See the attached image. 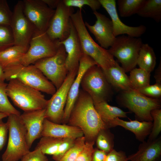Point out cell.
Here are the masks:
<instances>
[{
	"mask_svg": "<svg viewBox=\"0 0 161 161\" xmlns=\"http://www.w3.org/2000/svg\"><path fill=\"white\" fill-rule=\"evenodd\" d=\"M68 123L80 129L88 141H95L100 130L109 129L96 110L91 97L82 89L80 90Z\"/></svg>",
	"mask_w": 161,
	"mask_h": 161,
	"instance_id": "obj_1",
	"label": "cell"
},
{
	"mask_svg": "<svg viewBox=\"0 0 161 161\" xmlns=\"http://www.w3.org/2000/svg\"><path fill=\"white\" fill-rule=\"evenodd\" d=\"M71 19L79 38L83 53L92 58L103 70L117 63L108 49L101 47L92 38L84 22L81 10L78 9L72 15Z\"/></svg>",
	"mask_w": 161,
	"mask_h": 161,
	"instance_id": "obj_2",
	"label": "cell"
},
{
	"mask_svg": "<svg viewBox=\"0 0 161 161\" xmlns=\"http://www.w3.org/2000/svg\"><path fill=\"white\" fill-rule=\"evenodd\" d=\"M5 80L17 79L40 92L52 95L56 89L52 83L34 65L25 66L19 62L3 69Z\"/></svg>",
	"mask_w": 161,
	"mask_h": 161,
	"instance_id": "obj_3",
	"label": "cell"
},
{
	"mask_svg": "<svg viewBox=\"0 0 161 161\" xmlns=\"http://www.w3.org/2000/svg\"><path fill=\"white\" fill-rule=\"evenodd\" d=\"M6 90L14 104L24 112L46 108L48 100L41 92L18 79L10 80Z\"/></svg>",
	"mask_w": 161,
	"mask_h": 161,
	"instance_id": "obj_4",
	"label": "cell"
},
{
	"mask_svg": "<svg viewBox=\"0 0 161 161\" xmlns=\"http://www.w3.org/2000/svg\"><path fill=\"white\" fill-rule=\"evenodd\" d=\"M9 138L7 148L2 156V161H18L29 152L26 129L20 115L10 114L6 122Z\"/></svg>",
	"mask_w": 161,
	"mask_h": 161,
	"instance_id": "obj_5",
	"label": "cell"
},
{
	"mask_svg": "<svg viewBox=\"0 0 161 161\" xmlns=\"http://www.w3.org/2000/svg\"><path fill=\"white\" fill-rule=\"evenodd\" d=\"M80 86L82 90L91 97L94 104L107 102L112 94V86L102 69L97 65L91 66L86 71L81 79Z\"/></svg>",
	"mask_w": 161,
	"mask_h": 161,
	"instance_id": "obj_6",
	"label": "cell"
},
{
	"mask_svg": "<svg viewBox=\"0 0 161 161\" xmlns=\"http://www.w3.org/2000/svg\"><path fill=\"white\" fill-rule=\"evenodd\" d=\"M140 38L122 35L116 37L113 45L108 49L116 58L125 72L135 68L139 52L143 44Z\"/></svg>",
	"mask_w": 161,
	"mask_h": 161,
	"instance_id": "obj_7",
	"label": "cell"
},
{
	"mask_svg": "<svg viewBox=\"0 0 161 161\" xmlns=\"http://www.w3.org/2000/svg\"><path fill=\"white\" fill-rule=\"evenodd\" d=\"M120 104L134 113L140 121H153L151 112L160 109L161 103L157 99L147 97L134 89L122 92L119 97Z\"/></svg>",
	"mask_w": 161,
	"mask_h": 161,
	"instance_id": "obj_8",
	"label": "cell"
},
{
	"mask_svg": "<svg viewBox=\"0 0 161 161\" xmlns=\"http://www.w3.org/2000/svg\"><path fill=\"white\" fill-rule=\"evenodd\" d=\"M59 46L58 41L52 40L46 32L35 29L30 40L29 48L19 62L25 66L34 64L41 59L54 55Z\"/></svg>",
	"mask_w": 161,
	"mask_h": 161,
	"instance_id": "obj_9",
	"label": "cell"
},
{
	"mask_svg": "<svg viewBox=\"0 0 161 161\" xmlns=\"http://www.w3.org/2000/svg\"><path fill=\"white\" fill-rule=\"evenodd\" d=\"M59 46L53 56L41 59L34 65L58 89L63 83L69 72L66 60L67 54L62 44Z\"/></svg>",
	"mask_w": 161,
	"mask_h": 161,
	"instance_id": "obj_10",
	"label": "cell"
},
{
	"mask_svg": "<svg viewBox=\"0 0 161 161\" xmlns=\"http://www.w3.org/2000/svg\"><path fill=\"white\" fill-rule=\"evenodd\" d=\"M78 69L69 72L63 83L48 100L46 108V118L50 121L58 124L61 123L69 89Z\"/></svg>",
	"mask_w": 161,
	"mask_h": 161,
	"instance_id": "obj_11",
	"label": "cell"
},
{
	"mask_svg": "<svg viewBox=\"0 0 161 161\" xmlns=\"http://www.w3.org/2000/svg\"><path fill=\"white\" fill-rule=\"evenodd\" d=\"M72 7H68L61 0L51 18L46 32L52 40L58 42L67 38L70 34Z\"/></svg>",
	"mask_w": 161,
	"mask_h": 161,
	"instance_id": "obj_12",
	"label": "cell"
},
{
	"mask_svg": "<svg viewBox=\"0 0 161 161\" xmlns=\"http://www.w3.org/2000/svg\"><path fill=\"white\" fill-rule=\"evenodd\" d=\"M10 26L14 45L28 49L35 28L24 13L22 1H18L15 6Z\"/></svg>",
	"mask_w": 161,
	"mask_h": 161,
	"instance_id": "obj_13",
	"label": "cell"
},
{
	"mask_svg": "<svg viewBox=\"0 0 161 161\" xmlns=\"http://www.w3.org/2000/svg\"><path fill=\"white\" fill-rule=\"evenodd\" d=\"M24 13L35 29L46 32L55 10L49 8L42 0L22 1Z\"/></svg>",
	"mask_w": 161,
	"mask_h": 161,
	"instance_id": "obj_14",
	"label": "cell"
},
{
	"mask_svg": "<svg viewBox=\"0 0 161 161\" xmlns=\"http://www.w3.org/2000/svg\"><path fill=\"white\" fill-rule=\"evenodd\" d=\"M93 13L96 18L95 24L91 25L85 22V25L94 35L100 46L108 49L113 45L116 38L114 35L112 21L97 11L93 12Z\"/></svg>",
	"mask_w": 161,
	"mask_h": 161,
	"instance_id": "obj_15",
	"label": "cell"
},
{
	"mask_svg": "<svg viewBox=\"0 0 161 161\" xmlns=\"http://www.w3.org/2000/svg\"><path fill=\"white\" fill-rule=\"evenodd\" d=\"M97 65L90 56L83 54L80 61L78 71L69 92L62 120V123H68L69 116L78 98L82 77L86 71L91 66Z\"/></svg>",
	"mask_w": 161,
	"mask_h": 161,
	"instance_id": "obj_16",
	"label": "cell"
},
{
	"mask_svg": "<svg viewBox=\"0 0 161 161\" xmlns=\"http://www.w3.org/2000/svg\"><path fill=\"white\" fill-rule=\"evenodd\" d=\"M102 6L109 14L112 21L114 33L115 37L120 35L139 38L145 32V26L140 25L137 27L130 26L123 22L120 18L116 9L115 0H99Z\"/></svg>",
	"mask_w": 161,
	"mask_h": 161,
	"instance_id": "obj_17",
	"label": "cell"
},
{
	"mask_svg": "<svg viewBox=\"0 0 161 161\" xmlns=\"http://www.w3.org/2000/svg\"><path fill=\"white\" fill-rule=\"evenodd\" d=\"M46 108L25 112L20 115L27 132V142L29 149L34 141L41 137L43 123L46 118Z\"/></svg>",
	"mask_w": 161,
	"mask_h": 161,
	"instance_id": "obj_18",
	"label": "cell"
},
{
	"mask_svg": "<svg viewBox=\"0 0 161 161\" xmlns=\"http://www.w3.org/2000/svg\"><path fill=\"white\" fill-rule=\"evenodd\" d=\"M58 44L64 47L67 54L66 64L69 72L78 69L83 53L77 32L72 21L69 35L65 40L58 42Z\"/></svg>",
	"mask_w": 161,
	"mask_h": 161,
	"instance_id": "obj_19",
	"label": "cell"
},
{
	"mask_svg": "<svg viewBox=\"0 0 161 161\" xmlns=\"http://www.w3.org/2000/svg\"><path fill=\"white\" fill-rule=\"evenodd\" d=\"M84 136L79 128L66 124L54 123L46 118L44 120L41 137L49 136L61 139H76Z\"/></svg>",
	"mask_w": 161,
	"mask_h": 161,
	"instance_id": "obj_20",
	"label": "cell"
},
{
	"mask_svg": "<svg viewBox=\"0 0 161 161\" xmlns=\"http://www.w3.org/2000/svg\"><path fill=\"white\" fill-rule=\"evenodd\" d=\"M161 155V137L142 142L137 151L127 157L129 161H157Z\"/></svg>",
	"mask_w": 161,
	"mask_h": 161,
	"instance_id": "obj_21",
	"label": "cell"
},
{
	"mask_svg": "<svg viewBox=\"0 0 161 161\" xmlns=\"http://www.w3.org/2000/svg\"><path fill=\"white\" fill-rule=\"evenodd\" d=\"M153 125L152 121H140L137 120L126 121L118 117L115 118L109 124V129L116 126H121L129 130L135 135L136 139L143 142L148 136Z\"/></svg>",
	"mask_w": 161,
	"mask_h": 161,
	"instance_id": "obj_22",
	"label": "cell"
},
{
	"mask_svg": "<svg viewBox=\"0 0 161 161\" xmlns=\"http://www.w3.org/2000/svg\"><path fill=\"white\" fill-rule=\"evenodd\" d=\"M102 70L109 83L117 90L123 92L133 89L129 77L117 63L114 66Z\"/></svg>",
	"mask_w": 161,
	"mask_h": 161,
	"instance_id": "obj_23",
	"label": "cell"
},
{
	"mask_svg": "<svg viewBox=\"0 0 161 161\" xmlns=\"http://www.w3.org/2000/svg\"><path fill=\"white\" fill-rule=\"evenodd\" d=\"M94 105L101 119L109 129V123L115 118L127 117L129 112H125L117 107L111 106L107 102H100Z\"/></svg>",
	"mask_w": 161,
	"mask_h": 161,
	"instance_id": "obj_24",
	"label": "cell"
},
{
	"mask_svg": "<svg viewBox=\"0 0 161 161\" xmlns=\"http://www.w3.org/2000/svg\"><path fill=\"white\" fill-rule=\"evenodd\" d=\"M156 58L153 48L148 44H143L137 61L139 68L151 73L156 65Z\"/></svg>",
	"mask_w": 161,
	"mask_h": 161,
	"instance_id": "obj_25",
	"label": "cell"
},
{
	"mask_svg": "<svg viewBox=\"0 0 161 161\" xmlns=\"http://www.w3.org/2000/svg\"><path fill=\"white\" fill-rule=\"evenodd\" d=\"M28 49L14 45L0 51V65L3 69L14 63L19 62Z\"/></svg>",
	"mask_w": 161,
	"mask_h": 161,
	"instance_id": "obj_26",
	"label": "cell"
},
{
	"mask_svg": "<svg viewBox=\"0 0 161 161\" xmlns=\"http://www.w3.org/2000/svg\"><path fill=\"white\" fill-rule=\"evenodd\" d=\"M137 14L141 17L151 18L160 22L161 21V0H145Z\"/></svg>",
	"mask_w": 161,
	"mask_h": 161,
	"instance_id": "obj_27",
	"label": "cell"
},
{
	"mask_svg": "<svg viewBox=\"0 0 161 161\" xmlns=\"http://www.w3.org/2000/svg\"><path fill=\"white\" fill-rule=\"evenodd\" d=\"M150 73L143 69L135 68L129 77L133 89L138 90L150 85Z\"/></svg>",
	"mask_w": 161,
	"mask_h": 161,
	"instance_id": "obj_28",
	"label": "cell"
},
{
	"mask_svg": "<svg viewBox=\"0 0 161 161\" xmlns=\"http://www.w3.org/2000/svg\"><path fill=\"white\" fill-rule=\"evenodd\" d=\"M145 0H118L117 3L120 16L127 17L137 14Z\"/></svg>",
	"mask_w": 161,
	"mask_h": 161,
	"instance_id": "obj_29",
	"label": "cell"
},
{
	"mask_svg": "<svg viewBox=\"0 0 161 161\" xmlns=\"http://www.w3.org/2000/svg\"><path fill=\"white\" fill-rule=\"evenodd\" d=\"M114 134L109 129L100 130L95 141L97 148L108 153L114 149Z\"/></svg>",
	"mask_w": 161,
	"mask_h": 161,
	"instance_id": "obj_30",
	"label": "cell"
},
{
	"mask_svg": "<svg viewBox=\"0 0 161 161\" xmlns=\"http://www.w3.org/2000/svg\"><path fill=\"white\" fill-rule=\"evenodd\" d=\"M63 139L42 136L36 147L39 148L44 154L54 155Z\"/></svg>",
	"mask_w": 161,
	"mask_h": 161,
	"instance_id": "obj_31",
	"label": "cell"
},
{
	"mask_svg": "<svg viewBox=\"0 0 161 161\" xmlns=\"http://www.w3.org/2000/svg\"><path fill=\"white\" fill-rule=\"evenodd\" d=\"M7 83L4 82L0 83V113L7 114L20 115V112L17 110L10 103L7 93Z\"/></svg>",
	"mask_w": 161,
	"mask_h": 161,
	"instance_id": "obj_32",
	"label": "cell"
},
{
	"mask_svg": "<svg viewBox=\"0 0 161 161\" xmlns=\"http://www.w3.org/2000/svg\"><path fill=\"white\" fill-rule=\"evenodd\" d=\"M84 136L75 140L74 145L58 161H75L78 156L83 149L86 142Z\"/></svg>",
	"mask_w": 161,
	"mask_h": 161,
	"instance_id": "obj_33",
	"label": "cell"
},
{
	"mask_svg": "<svg viewBox=\"0 0 161 161\" xmlns=\"http://www.w3.org/2000/svg\"><path fill=\"white\" fill-rule=\"evenodd\" d=\"M14 45V41L10 26L0 25V51Z\"/></svg>",
	"mask_w": 161,
	"mask_h": 161,
	"instance_id": "obj_34",
	"label": "cell"
},
{
	"mask_svg": "<svg viewBox=\"0 0 161 161\" xmlns=\"http://www.w3.org/2000/svg\"><path fill=\"white\" fill-rule=\"evenodd\" d=\"M64 4L67 6L75 7L81 10L84 6H89L93 12L97 11L101 6L99 0H63Z\"/></svg>",
	"mask_w": 161,
	"mask_h": 161,
	"instance_id": "obj_35",
	"label": "cell"
},
{
	"mask_svg": "<svg viewBox=\"0 0 161 161\" xmlns=\"http://www.w3.org/2000/svg\"><path fill=\"white\" fill-rule=\"evenodd\" d=\"M153 119V125L148 140H153L158 137L161 131V109H157L153 110L151 112Z\"/></svg>",
	"mask_w": 161,
	"mask_h": 161,
	"instance_id": "obj_36",
	"label": "cell"
},
{
	"mask_svg": "<svg viewBox=\"0 0 161 161\" xmlns=\"http://www.w3.org/2000/svg\"><path fill=\"white\" fill-rule=\"evenodd\" d=\"M13 16L7 1L0 0V25L10 26Z\"/></svg>",
	"mask_w": 161,
	"mask_h": 161,
	"instance_id": "obj_37",
	"label": "cell"
},
{
	"mask_svg": "<svg viewBox=\"0 0 161 161\" xmlns=\"http://www.w3.org/2000/svg\"><path fill=\"white\" fill-rule=\"evenodd\" d=\"M75 139L64 138L59 145L56 152L52 155L55 161H58L63 155L74 145Z\"/></svg>",
	"mask_w": 161,
	"mask_h": 161,
	"instance_id": "obj_38",
	"label": "cell"
},
{
	"mask_svg": "<svg viewBox=\"0 0 161 161\" xmlns=\"http://www.w3.org/2000/svg\"><path fill=\"white\" fill-rule=\"evenodd\" d=\"M95 141H86L84 146L75 161H92Z\"/></svg>",
	"mask_w": 161,
	"mask_h": 161,
	"instance_id": "obj_39",
	"label": "cell"
},
{
	"mask_svg": "<svg viewBox=\"0 0 161 161\" xmlns=\"http://www.w3.org/2000/svg\"><path fill=\"white\" fill-rule=\"evenodd\" d=\"M137 91L147 97L158 99L161 96V84L156 83L154 85H149Z\"/></svg>",
	"mask_w": 161,
	"mask_h": 161,
	"instance_id": "obj_40",
	"label": "cell"
},
{
	"mask_svg": "<svg viewBox=\"0 0 161 161\" xmlns=\"http://www.w3.org/2000/svg\"><path fill=\"white\" fill-rule=\"evenodd\" d=\"M21 161H48V159L41 149L36 147L32 151H30L22 158Z\"/></svg>",
	"mask_w": 161,
	"mask_h": 161,
	"instance_id": "obj_41",
	"label": "cell"
},
{
	"mask_svg": "<svg viewBox=\"0 0 161 161\" xmlns=\"http://www.w3.org/2000/svg\"><path fill=\"white\" fill-rule=\"evenodd\" d=\"M103 161H129L125 152L113 149L107 153Z\"/></svg>",
	"mask_w": 161,
	"mask_h": 161,
	"instance_id": "obj_42",
	"label": "cell"
},
{
	"mask_svg": "<svg viewBox=\"0 0 161 161\" xmlns=\"http://www.w3.org/2000/svg\"><path fill=\"white\" fill-rule=\"evenodd\" d=\"M2 119H0V151L5 144L8 131L7 123L3 122Z\"/></svg>",
	"mask_w": 161,
	"mask_h": 161,
	"instance_id": "obj_43",
	"label": "cell"
},
{
	"mask_svg": "<svg viewBox=\"0 0 161 161\" xmlns=\"http://www.w3.org/2000/svg\"><path fill=\"white\" fill-rule=\"evenodd\" d=\"M107 153L97 148H94L92 161H103Z\"/></svg>",
	"mask_w": 161,
	"mask_h": 161,
	"instance_id": "obj_44",
	"label": "cell"
},
{
	"mask_svg": "<svg viewBox=\"0 0 161 161\" xmlns=\"http://www.w3.org/2000/svg\"><path fill=\"white\" fill-rule=\"evenodd\" d=\"M50 8L54 9L56 8L60 0H42Z\"/></svg>",
	"mask_w": 161,
	"mask_h": 161,
	"instance_id": "obj_45",
	"label": "cell"
},
{
	"mask_svg": "<svg viewBox=\"0 0 161 161\" xmlns=\"http://www.w3.org/2000/svg\"><path fill=\"white\" fill-rule=\"evenodd\" d=\"M156 83L161 84V62L156 69L154 75Z\"/></svg>",
	"mask_w": 161,
	"mask_h": 161,
	"instance_id": "obj_46",
	"label": "cell"
},
{
	"mask_svg": "<svg viewBox=\"0 0 161 161\" xmlns=\"http://www.w3.org/2000/svg\"><path fill=\"white\" fill-rule=\"evenodd\" d=\"M5 80V79L4 70L0 65V83L4 82Z\"/></svg>",
	"mask_w": 161,
	"mask_h": 161,
	"instance_id": "obj_47",
	"label": "cell"
},
{
	"mask_svg": "<svg viewBox=\"0 0 161 161\" xmlns=\"http://www.w3.org/2000/svg\"><path fill=\"white\" fill-rule=\"evenodd\" d=\"M8 117V115L4 113H0V119H2Z\"/></svg>",
	"mask_w": 161,
	"mask_h": 161,
	"instance_id": "obj_48",
	"label": "cell"
}]
</instances>
